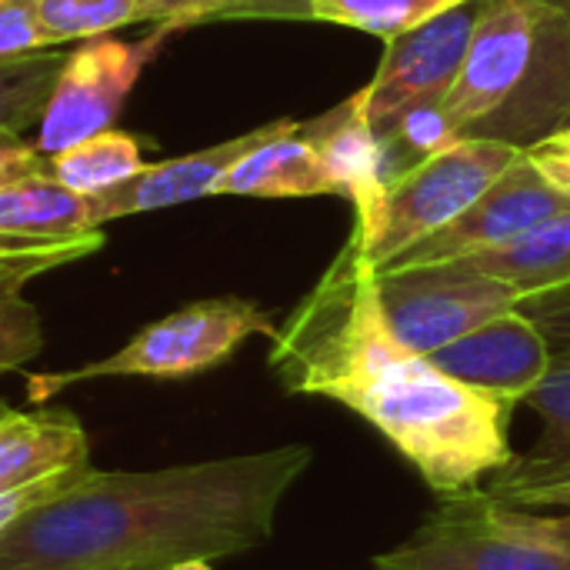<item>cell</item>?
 <instances>
[{"label":"cell","instance_id":"cell-1","mask_svg":"<svg viewBox=\"0 0 570 570\" xmlns=\"http://www.w3.org/2000/svg\"><path fill=\"white\" fill-rule=\"evenodd\" d=\"M267 361L287 394L367 421L438 498L478 491L514 454V407L448 377L394 334L357 230L277 327Z\"/></svg>","mask_w":570,"mask_h":570},{"label":"cell","instance_id":"cell-2","mask_svg":"<svg viewBox=\"0 0 570 570\" xmlns=\"http://www.w3.org/2000/svg\"><path fill=\"white\" fill-rule=\"evenodd\" d=\"M311 461V448L287 444L157 471L90 468L0 541V570L167 568L247 554L271 541Z\"/></svg>","mask_w":570,"mask_h":570},{"label":"cell","instance_id":"cell-3","mask_svg":"<svg viewBox=\"0 0 570 570\" xmlns=\"http://www.w3.org/2000/svg\"><path fill=\"white\" fill-rule=\"evenodd\" d=\"M441 114L458 140L484 137L521 150L570 127V10L488 0Z\"/></svg>","mask_w":570,"mask_h":570},{"label":"cell","instance_id":"cell-4","mask_svg":"<svg viewBox=\"0 0 570 570\" xmlns=\"http://www.w3.org/2000/svg\"><path fill=\"white\" fill-rule=\"evenodd\" d=\"M377 570H570V514L541 518L531 508L468 491L441 498L438 511Z\"/></svg>","mask_w":570,"mask_h":570},{"label":"cell","instance_id":"cell-5","mask_svg":"<svg viewBox=\"0 0 570 570\" xmlns=\"http://www.w3.org/2000/svg\"><path fill=\"white\" fill-rule=\"evenodd\" d=\"M277 324L267 311L244 297H210L177 307L174 314L147 324L120 351L104 361L30 377V401L43 404L63 387H77L97 377H154L180 381L220 367L250 337H274Z\"/></svg>","mask_w":570,"mask_h":570},{"label":"cell","instance_id":"cell-6","mask_svg":"<svg viewBox=\"0 0 570 570\" xmlns=\"http://www.w3.org/2000/svg\"><path fill=\"white\" fill-rule=\"evenodd\" d=\"M521 154V147L501 140L461 137L401 174L384 190L371 230L354 227L371 267H391L404 250L461 217Z\"/></svg>","mask_w":570,"mask_h":570},{"label":"cell","instance_id":"cell-7","mask_svg":"<svg viewBox=\"0 0 570 570\" xmlns=\"http://www.w3.org/2000/svg\"><path fill=\"white\" fill-rule=\"evenodd\" d=\"M377 294L394 334L424 357L524 301L518 287L468 261L381 271Z\"/></svg>","mask_w":570,"mask_h":570},{"label":"cell","instance_id":"cell-8","mask_svg":"<svg viewBox=\"0 0 570 570\" xmlns=\"http://www.w3.org/2000/svg\"><path fill=\"white\" fill-rule=\"evenodd\" d=\"M167 37L170 30L154 27L140 40H80L77 50L63 57L43 120L37 124V150L50 157L100 130H110L127 94L134 90L144 67L157 57Z\"/></svg>","mask_w":570,"mask_h":570},{"label":"cell","instance_id":"cell-9","mask_svg":"<svg viewBox=\"0 0 570 570\" xmlns=\"http://www.w3.org/2000/svg\"><path fill=\"white\" fill-rule=\"evenodd\" d=\"M484 3L488 0H464L434 20L387 40V53L374 80L361 90L367 124L377 137L394 130L407 114L444 104L464 67L468 43Z\"/></svg>","mask_w":570,"mask_h":570},{"label":"cell","instance_id":"cell-10","mask_svg":"<svg viewBox=\"0 0 570 570\" xmlns=\"http://www.w3.org/2000/svg\"><path fill=\"white\" fill-rule=\"evenodd\" d=\"M570 197L558 190L524 154L514 160L461 217H454L448 227L434 230L411 250H404L391 267L384 271H401V267H424V264H444V261H461L481 250L504 247L554 214L568 210ZM381 274V271H377Z\"/></svg>","mask_w":570,"mask_h":570},{"label":"cell","instance_id":"cell-11","mask_svg":"<svg viewBox=\"0 0 570 570\" xmlns=\"http://www.w3.org/2000/svg\"><path fill=\"white\" fill-rule=\"evenodd\" d=\"M428 357L448 377L511 407L524 404L554 364L548 337L518 307L468 331L464 337L451 341L448 347Z\"/></svg>","mask_w":570,"mask_h":570},{"label":"cell","instance_id":"cell-12","mask_svg":"<svg viewBox=\"0 0 570 570\" xmlns=\"http://www.w3.org/2000/svg\"><path fill=\"white\" fill-rule=\"evenodd\" d=\"M301 120H271L264 127H254L247 134H237L224 144L174 157V160H160V164H147L140 174H134L130 180L87 197L90 200V220L94 227H104L110 220L130 217V214H147V210H164V207H177L197 197H210L220 194V180L224 174L254 147H261L264 140L294 130Z\"/></svg>","mask_w":570,"mask_h":570},{"label":"cell","instance_id":"cell-13","mask_svg":"<svg viewBox=\"0 0 570 570\" xmlns=\"http://www.w3.org/2000/svg\"><path fill=\"white\" fill-rule=\"evenodd\" d=\"M541 434L524 454H511L504 468L491 474L484 494L514 508H538L548 494L570 488V357L554 354L551 371L524 401Z\"/></svg>","mask_w":570,"mask_h":570},{"label":"cell","instance_id":"cell-14","mask_svg":"<svg viewBox=\"0 0 570 570\" xmlns=\"http://www.w3.org/2000/svg\"><path fill=\"white\" fill-rule=\"evenodd\" d=\"M301 127L317 144L341 194L354 200V210H357L354 227L371 230L387 184L381 174V140L371 130L367 114H364V94L357 90L331 114H324L311 124H301Z\"/></svg>","mask_w":570,"mask_h":570},{"label":"cell","instance_id":"cell-15","mask_svg":"<svg viewBox=\"0 0 570 570\" xmlns=\"http://www.w3.org/2000/svg\"><path fill=\"white\" fill-rule=\"evenodd\" d=\"M90 441L67 407L17 411L0 397V491L63 468H87Z\"/></svg>","mask_w":570,"mask_h":570},{"label":"cell","instance_id":"cell-16","mask_svg":"<svg viewBox=\"0 0 570 570\" xmlns=\"http://www.w3.org/2000/svg\"><path fill=\"white\" fill-rule=\"evenodd\" d=\"M104 247V234L73 244H3L0 240V374H10L43 351V327L23 287L60 264Z\"/></svg>","mask_w":570,"mask_h":570},{"label":"cell","instance_id":"cell-17","mask_svg":"<svg viewBox=\"0 0 570 570\" xmlns=\"http://www.w3.org/2000/svg\"><path fill=\"white\" fill-rule=\"evenodd\" d=\"M90 200L63 187L50 167L27 174L0 190V240L3 244H73L97 237Z\"/></svg>","mask_w":570,"mask_h":570},{"label":"cell","instance_id":"cell-18","mask_svg":"<svg viewBox=\"0 0 570 570\" xmlns=\"http://www.w3.org/2000/svg\"><path fill=\"white\" fill-rule=\"evenodd\" d=\"M220 194L237 197H321L341 194L317 144L297 124L244 154L220 180Z\"/></svg>","mask_w":570,"mask_h":570},{"label":"cell","instance_id":"cell-19","mask_svg":"<svg viewBox=\"0 0 570 570\" xmlns=\"http://www.w3.org/2000/svg\"><path fill=\"white\" fill-rule=\"evenodd\" d=\"M471 267L518 287L524 297L531 294H544L554 287H568L570 284V207L554 214L551 220H544L541 227H534L531 234L494 247V250H481L471 257H461Z\"/></svg>","mask_w":570,"mask_h":570},{"label":"cell","instance_id":"cell-20","mask_svg":"<svg viewBox=\"0 0 570 570\" xmlns=\"http://www.w3.org/2000/svg\"><path fill=\"white\" fill-rule=\"evenodd\" d=\"M47 167L63 187H70L83 197H94V194H104V190L130 180L147 164H144L140 144L130 134H120L110 127V130H100L60 154H50Z\"/></svg>","mask_w":570,"mask_h":570},{"label":"cell","instance_id":"cell-21","mask_svg":"<svg viewBox=\"0 0 570 570\" xmlns=\"http://www.w3.org/2000/svg\"><path fill=\"white\" fill-rule=\"evenodd\" d=\"M63 57L57 47H47L0 63V137H20L43 120Z\"/></svg>","mask_w":570,"mask_h":570},{"label":"cell","instance_id":"cell-22","mask_svg":"<svg viewBox=\"0 0 570 570\" xmlns=\"http://www.w3.org/2000/svg\"><path fill=\"white\" fill-rule=\"evenodd\" d=\"M458 3L464 0H304V20L354 27L387 43Z\"/></svg>","mask_w":570,"mask_h":570},{"label":"cell","instance_id":"cell-23","mask_svg":"<svg viewBox=\"0 0 570 570\" xmlns=\"http://www.w3.org/2000/svg\"><path fill=\"white\" fill-rule=\"evenodd\" d=\"M37 17L47 43L60 47L137 23V0H37Z\"/></svg>","mask_w":570,"mask_h":570},{"label":"cell","instance_id":"cell-24","mask_svg":"<svg viewBox=\"0 0 570 570\" xmlns=\"http://www.w3.org/2000/svg\"><path fill=\"white\" fill-rule=\"evenodd\" d=\"M254 0H137V23H154L164 30H184L204 20H234Z\"/></svg>","mask_w":570,"mask_h":570},{"label":"cell","instance_id":"cell-25","mask_svg":"<svg viewBox=\"0 0 570 570\" xmlns=\"http://www.w3.org/2000/svg\"><path fill=\"white\" fill-rule=\"evenodd\" d=\"M90 468H94V464H87V468L50 471V474H43V478H33V481H23V484H17V488L0 491V541H3L30 511H37L40 504L53 501L57 494H63V491H67L73 481H80Z\"/></svg>","mask_w":570,"mask_h":570},{"label":"cell","instance_id":"cell-26","mask_svg":"<svg viewBox=\"0 0 570 570\" xmlns=\"http://www.w3.org/2000/svg\"><path fill=\"white\" fill-rule=\"evenodd\" d=\"M47 47L50 43L40 30L37 0H0V63Z\"/></svg>","mask_w":570,"mask_h":570},{"label":"cell","instance_id":"cell-27","mask_svg":"<svg viewBox=\"0 0 570 570\" xmlns=\"http://www.w3.org/2000/svg\"><path fill=\"white\" fill-rule=\"evenodd\" d=\"M518 311L528 314L541 327V334L548 337L554 354H568L570 357V284L524 297L518 304Z\"/></svg>","mask_w":570,"mask_h":570},{"label":"cell","instance_id":"cell-28","mask_svg":"<svg viewBox=\"0 0 570 570\" xmlns=\"http://www.w3.org/2000/svg\"><path fill=\"white\" fill-rule=\"evenodd\" d=\"M524 157H528V160L558 187V190H564L570 197V127L551 134V137H544V140H538V144H531V147L524 150Z\"/></svg>","mask_w":570,"mask_h":570},{"label":"cell","instance_id":"cell-29","mask_svg":"<svg viewBox=\"0 0 570 570\" xmlns=\"http://www.w3.org/2000/svg\"><path fill=\"white\" fill-rule=\"evenodd\" d=\"M43 167H47V157L37 150V144H23L20 137H0V190Z\"/></svg>","mask_w":570,"mask_h":570},{"label":"cell","instance_id":"cell-30","mask_svg":"<svg viewBox=\"0 0 570 570\" xmlns=\"http://www.w3.org/2000/svg\"><path fill=\"white\" fill-rule=\"evenodd\" d=\"M244 17H281V20H304V0H254Z\"/></svg>","mask_w":570,"mask_h":570},{"label":"cell","instance_id":"cell-31","mask_svg":"<svg viewBox=\"0 0 570 570\" xmlns=\"http://www.w3.org/2000/svg\"><path fill=\"white\" fill-rule=\"evenodd\" d=\"M538 508H568L570 511V488H561V491H554V494H548Z\"/></svg>","mask_w":570,"mask_h":570},{"label":"cell","instance_id":"cell-32","mask_svg":"<svg viewBox=\"0 0 570 570\" xmlns=\"http://www.w3.org/2000/svg\"><path fill=\"white\" fill-rule=\"evenodd\" d=\"M164 570H214V561H204V558H190V561H177V564H167Z\"/></svg>","mask_w":570,"mask_h":570},{"label":"cell","instance_id":"cell-33","mask_svg":"<svg viewBox=\"0 0 570 570\" xmlns=\"http://www.w3.org/2000/svg\"><path fill=\"white\" fill-rule=\"evenodd\" d=\"M544 3H554V7H561V10H570V0H544Z\"/></svg>","mask_w":570,"mask_h":570},{"label":"cell","instance_id":"cell-34","mask_svg":"<svg viewBox=\"0 0 570 570\" xmlns=\"http://www.w3.org/2000/svg\"><path fill=\"white\" fill-rule=\"evenodd\" d=\"M120 570H164V568H120Z\"/></svg>","mask_w":570,"mask_h":570}]
</instances>
